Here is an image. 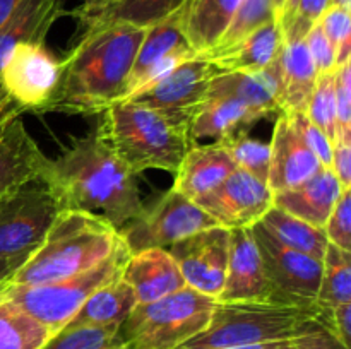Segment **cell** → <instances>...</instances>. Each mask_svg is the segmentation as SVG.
Returning a JSON list of instances; mask_svg holds the SVG:
<instances>
[{
  "label": "cell",
  "instance_id": "1",
  "mask_svg": "<svg viewBox=\"0 0 351 349\" xmlns=\"http://www.w3.org/2000/svg\"><path fill=\"white\" fill-rule=\"evenodd\" d=\"M43 180L60 211L101 216L122 229L143 214L137 177L115 156L96 132L75 139L55 159H48Z\"/></svg>",
  "mask_w": 351,
  "mask_h": 349
},
{
  "label": "cell",
  "instance_id": "2",
  "mask_svg": "<svg viewBox=\"0 0 351 349\" xmlns=\"http://www.w3.org/2000/svg\"><path fill=\"white\" fill-rule=\"evenodd\" d=\"M144 33V27L115 23L81 34L60 62L57 89L40 113L99 115L119 101Z\"/></svg>",
  "mask_w": 351,
  "mask_h": 349
},
{
  "label": "cell",
  "instance_id": "3",
  "mask_svg": "<svg viewBox=\"0 0 351 349\" xmlns=\"http://www.w3.org/2000/svg\"><path fill=\"white\" fill-rule=\"evenodd\" d=\"M95 132L136 177L147 170L177 173L192 146L187 116L136 101L113 103L99 113Z\"/></svg>",
  "mask_w": 351,
  "mask_h": 349
},
{
  "label": "cell",
  "instance_id": "4",
  "mask_svg": "<svg viewBox=\"0 0 351 349\" xmlns=\"http://www.w3.org/2000/svg\"><path fill=\"white\" fill-rule=\"evenodd\" d=\"M122 238L101 216L60 211L43 242L10 274L7 283L34 286L81 274L108 259Z\"/></svg>",
  "mask_w": 351,
  "mask_h": 349
},
{
  "label": "cell",
  "instance_id": "5",
  "mask_svg": "<svg viewBox=\"0 0 351 349\" xmlns=\"http://www.w3.org/2000/svg\"><path fill=\"white\" fill-rule=\"evenodd\" d=\"M317 308L273 301H218L204 331L175 349H223L291 341L315 322Z\"/></svg>",
  "mask_w": 351,
  "mask_h": 349
},
{
  "label": "cell",
  "instance_id": "6",
  "mask_svg": "<svg viewBox=\"0 0 351 349\" xmlns=\"http://www.w3.org/2000/svg\"><path fill=\"white\" fill-rule=\"evenodd\" d=\"M218 300L184 287L149 303H137L119 328L125 349H175L204 331Z\"/></svg>",
  "mask_w": 351,
  "mask_h": 349
},
{
  "label": "cell",
  "instance_id": "7",
  "mask_svg": "<svg viewBox=\"0 0 351 349\" xmlns=\"http://www.w3.org/2000/svg\"><path fill=\"white\" fill-rule=\"evenodd\" d=\"M129 255V250L123 242H120L108 259L67 279L34 286L10 284L5 281L0 284V301H12L57 334L74 318L93 291L120 279L122 267Z\"/></svg>",
  "mask_w": 351,
  "mask_h": 349
},
{
  "label": "cell",
  "instance_id": "8",
  "mask_svg": "<svg viewBox=\"0 0 351 349\" xmlns=\"http://www.w3.org/2000/svg\"><path fill=\"white\" fill-rule=\"evenodd\" d=\"M60 212L43 177L26 181L0 201V260L24 262L43 242Z\"/></svg>",
  "mask_w": 351,
  "mask_h": 349
},
{
  "label": "cell",
  "instance_id": "9",
  "mask_svg": "<svg viewBox=\"0 0 351 349\" xmlns=\"http://www.w3.org/2000/svg\"><path fill=\"white\" fill-rule=\"evenodd\" d=\"M211 226L218 224L197 202L170 188L119 233L129 253H136L146 248H168Z\"/></svg>",
  "mask_w": 351,
  "mask_h": 349
},
{
  "label": "cell",
  "instance_id": "10",
  "mask_svg": "<svg viewBox=\"0 0 351 349\" xmlns=\"http://www.w3.org/2000/svg\"><path fill=\"white\" fill-rule=\"evenodd\" d=\"M252 233L261 250L274 303L314 308L321 284L322 260L287 248L271 238L261 224H254Z\"/></svg>",
  "mask_w": 351,
  "mask_h": 349
},
{
  "label": "cell",
  "instance_id": "11",
  "mask_svg": "<svg viewBox=\"0 0 351 349\" xmlns=\"http://www.w3.org/2000/svg\"><path fill=\"white\" fill-rule=\"evenodd\" d=\"M60 62L45 43H21L14 47L0 68V86L24 108L40 113L57 89Z\"/></svg>",
  "mask_w": 351,
  "mask_h": 349
},
{
  "label": "cell",
  "instance_id": "12",
  "mask_svg": "<svg viewBox=\"0 0 351 349\" xmlns=\"http://www.w3.org/2000/svg\"><path fill=\"white\" fill-rule=\"evenodd\" d=\"M185 284L191 289L218 300L226 279L230 257V229L211 226L168 246Z\"/></svg>",
  "mask_w": 351,
  "mask_h": 349
},
{
  "label": "cell",
  "instance_id": "13",
  "mask_svg": "<svg viewBox=\"0 0 351 349\" xmlns=\"http://www.w3.org/2000/svg\"><path fill=\"white\" fill-rule=\"evenodd\" d=\"M195 202L218 226L228 229L252 228L273 207V192L266 181L235 168L223 183Z\"/></svg>",
  "mask_w": 351,
  "mask_h": 349
},
{
  "label": "cell",
  "instance_id": "14",
  "mask_svg": "<svg viewBox=\"0 0 351 349\" xmlns=\"http://www.w3.org/2000/svg\"><path fill=\"white\" fill-rule=\"evenodd\" d=\"M218 74L221 72L211 62L195 55L129 101L189 118L192 109L208 98L209 84Z\"/></svg>",
  "mask_w": 351,
  "mask_h": 349
},
{
  "label": "cell",
  "instance_id": "15",
  "mask_svg": "<svg viewBox=\"0 0 351 349\" xmlns=\"http://www.w3.org/2000/svg\"><path fill=\"white\" fill-rule=\"evenodd\" d=\"M269 147L267 187L273 194L304 183L322 168L314 153L305 144L291 115L278 113Z\"/></svg>",
  "mask_w": 351,
  "mask_h": 349
},
{
  "label": "cell",
  "instance_id": "16",
  "mask_svg": "<svg viewBox=\"0 0 351 349\" xmlns=\"http://www.w3.org/2000/svg\"><path fill=\"white\" fill-rule=\"evenodd\" d=\"M218 301H273L252 228L230 229L228 267Z\"/></svg>",
  "mask_w": 351,
  "mask_h": 349
},
{
  "label": "cell",
  "instance_id": "17",
  "mask_svg": "<svg viewBox=\"0 0 351 349\" xmlns=\"http://www.w3.org/2000/svg\"><path fill=\"white\" fill-rule=\"evenodd\" d=\"M120 279L129 284L137 303H149L187 287L180 269L167 248H146L130 253Z\"/></svg>",
  "mask_w": 351,
  "mask_h": 349
},
{
  "label": "cell",
  "instance_id": "18",
  "mask_svg": "<svg viewBox=\"0 0 351 349\" xmlns=\"http://www.w3.org/2000/svg\"><path fill=\"white\" fill-rule=\"evenodd\" d=\"M235 163L219 142L192 144L185 153L171 188L191 201L215 190L235 171Z\"/></svg>",
  "mask_w": 351,
  "mask_h": 349
},
{
  "label": "cell",
  "instance_id": "19",
  "mask_svg": "<svg viewBox=\"0 0 351 349\" xmlns=\"http://www.w3.org/2000/svg\"><path fill=\"white\" fill-rule=\"evenodd\" d=\"M47 163L23 120H14L0 137V201L26 181L43 177Z\"/></svg>",
  "mask_w": 351,
  "mask_h": 349
},
{
  "label": "cell",
  "instance_id": "20",
  "mask_svg": "<svg viewBox=\"0 0 351 349\" xmlns=\"http://www.w3.org/2000/svg\"><path fill=\"white\" fill-rule=\"evenodd\" d=\"M285 38L278 21H269L235 47L218 51L197 53V57L211 62L219 72H259L273 65L280 58Z\"/></svg>",
  "mask_w": 351,
  "mask_h": 349
},
{
  "label": "cell",
  "instance_id": "21",
  "mask_svg": "<svg viewBox=\"0 0 351 349\" xmlns=\"http://www.w3.org/2000/svg\"><path fill=\"white\" fill-rule=\"evenodd\" d=\"M266 116L243 101L226 96L206 98L189 115V137L192 144L219 140L239 130H250Z\"/></svg>",
  "mask_w": 351,
  "mask_h": 349
},
{
  "label": "cell",
  "instance_id": "22",
  "mask_svg": "<svg viewBox=\"0 0 351 349\" xmlns=\"http://www.w3.org/2000/svg\"><path fill=\"white\" fill-rule=\"evenodd\" d=\"M343 190L331 168H321L304 183L274 192L273 205L322 229Z\"/></svg>",
  "mask_w": 351,
  "mask_h": 349
},
{
  "label": "cell",
  "instance_id": "23",
  "mask_svg": "<svg viewBox=\"0 0 351 349\" xmlns=\"http://www.w3.org/2000/svg\"><path fill=\"white\" fill-rule=\"evenodd\" d=\"M317 77L319 72L312 62L305 41L285 43L280 55V81H278L280 113L300 115L307 112Z\"/></svg>",
  "mask_w": 351,
  "mask_h": 349
},
{
  "label": "cell",
  "instance_id": "24",
  "mask_svg": "<svg viewBox=\"0 0 351 349\" xmlns=\"http://www.w3.org/2000/svg\"><path fill=\"white\" fill-rule=\"evenodd\" d=\"M280 58L259 72H221L209 84L208 98H237L264 116L280 113L278 105Z\"/></svg>",
  "mask_w": 351,
  "mask_h": 349
},
{
  "label": "cell",
  "instance_id": "25",
  "mask_svg": "<svg viewBox=\"0 0 351 349\" xmlns=\"http://www.w3.org/2000/svg\"><path fill=\"white\" fill-rule=\"evenodd\" d=\"M64 14L62 0H24L0 29V68L17 44L45 43L50 27Z\"/></svg>",
  "mask_w": 351,
  "mask_h": 349
},
{
  "label": "cell",
  "instance_id": "26",
  "mask_svg": "<svg viewBox=\"0 0 351 349\" xmlns=\"http://www.w3.org/2000/svg\"><path fill=\"white\" fill-rule=\"evenodd\" d=\"M187 2H185L180 9L175 10L171 16L165 17L160 23L146 27V33H144L143 41H141L139 44V50H137L136 60H134L132 68H130L125 89H123V94L119 101H123V99H125V96L129 94L132 86L139 81L141 75H143L151 65L156 64L158 60H161V58L167 57V55L180 50V48L191 47L184 34V17L185 9H187Z\"/></svg>",
  "mask_w": 351,
  "mask_h": 349
},
{
  "label": "cell",
  "instance_id": "27",
  "mask_svg": "<svg viewBox=\"0 0 351 349\" xmlns=\"http://www.w3.org/2000/svg\"><path fill=\"white\" fill-rule=\"evenodd\" d=\"M240 3L242 0H189L184 34L195 53H204L218 44Z\"/></svg>",
  "mask_w": 351,
  "mask_h": 349
},
{
  "label": "cell",
  "instance_id": "28",
  "mask_svg": "<svg viewBox=\"0 0 351 349\" xmlns=\"http://www.w3.org/2000/svg\"><path fill=\"white\" fill-rule=\"evenodd\" d=\"M137 305V298L129 284L122 279L105 284L93 291L91 296L82 303L77 313L65 327H81V325H122L130 311ZM64 327V328H65Z\"/></svg>",
  "mask_w": 351,
  "mask_h": 349
},
{
  "label": "cell",
  "instance_id": "29",
  "mask_svg": "<svg viewBox=\"0 0 351 349\" xmlns=\"http://www.w3.org/2000/svg\"><path fill=\"white\" fill-rule=\"evenodd\" d=\"M257 224L263 226V229L271 238H274L287 248L297 250V252L319 260L324 259L326 248L329 245L324 229L317 228L297 216L288 214L287 211L274 207V205L261 218Z\"/></svg>",
  "mask_w": 351,
  "mask_h": 349
},
{
  "label": "cell",
  "instance_id": "30",
  "mask_svg": "<svg viewBox=\"0 0 351 349\" xmlns=\"http://www.w3.org/2000/svg\"><path fill=\"white\" fill-rule=\"evenodd\" d=\"M53 335L12 301H0V349H41Z\"/></svg>",
  "mask_w": 351,
  "mask_h": 349
},
{
  "label": "cell",
  "instance_id": "31",
  "mask_svg": "<svg viewBox=\"0 0 351 349\" xmlns=\"http://www.w3.org/2000/svg\"><path fill=\"white\" fill-rule=\"evenodd\" d=\"M346 303H351V252L329 243L322 259L315 308L329 310Z\"/></svg>",
  "mask_w": 351,
  "mask_h": 349
},
{
  "label": "cell",
  "instance_id": "32",
  "mask_svg": "<svg viewBox=\"0 0 351 349\" xmlns=\"http://www.w3.org/2000/svg\"><path fill=\"white\" fill-rule=\"evenodd\" d=\"M187 0H119L112 9L98 17L88 31L115 23L132 24V26L146 29V27L163 21L165 17L171 16Z\"/></svg>",
  "mask_w": 351,
  "mask_h": 349
},
{
  "label": "cell",
  "instance_id": "33",
  "mask_svg": "<svg viewBox=\"0 0 351 349\" xmlns=\"http://www.w3.org/2000/svg\"><path fill=\"white\" fill-rule=\"evenodd\" d=\"M216 142L225 147V151L230 154L237 168L249 171L250 174L267 183L271 157L269 142L254 139V137L249 135V130H239V132L223 137Z\"/></svg>",
  "mask_w": 351,
  "mask_h": 349
},
{
  "label": "cell",
  "instance_id": "34",
  "mask_svg": "<svg viewBox=\"0 0 351 349\" xmlns=\"http://www.w3.org/2000/svg\"><path fill=\"white\" fill-rule=\"evenodd\" d=\"M269 21H278L276 14H274L273 0H242L221 40L218 41L215 48L208 51L226 50V48L235 47L243 38L249 36L254 29L269 23Z\"/></svg>",
  "mask_w": 351,
  "mask_h": 349
},
{
  "label": "cell",
  "instance_id": "35",
  "mask_svg": "<svg viewBox=\"0 0 351 349\" xmlns=\"http://www.w3.org/2000/svg\"><path fill=\"white\" fill-rule=\"evenodd\" d=\"M120 325H81L65 327L53 335L41 349H117L122 346L119 339Z\"/></svg>",
  "mask_w": 351,
  "mask_h": 349
},
{
  "label": "cell",
  "instance_id": "36",
  "mask_svg": "<svg viewBox=\"0 0 351 349\" xmlns=\"http://www.w3.org/2000/svg\"><path fill=\"white\" fill-rule=\"evenodd\" d=\"M307 118L317 125L326 135L335 142L338 135V120H336V96H335V70L319 74L314 92L308 101Z\"/></svg>",
  "mask_w": 351,
  "mask_h": 349
},
{
  "label": "cell",
  "instance_id": "37",
  "mask_svg": "<svg viewBox=\"0 0 351 349\" xmlns=\"http://www.w3.org/2000/svg\"><path fill=\"white\" fill-rule=\"evenodd\" d=\"M351 10L329 5L319 19V26L324 31L336 51V67L351 58Z\"/></svg>",
  "mask_w": 351,
  "mask_h": 349
},
{
  "label": "cell",
  "instance_id": "38",
  "mask_svg": "<svg viewBox=\"0 0 351 349\" xmlns=\"http://www.w3.org/2000/svg\"><path fill=\"white\" fill-rule=\"evenodd\" d=\"M329 2L331 0H297L293 16L281 27L285 43L305 40L308 31L319 23L321 16L326 12Z\"/></svg>",
  "mask_w": 351,
  "mask_h": 349
},
{
  "label": "cell",
  "instance_id": "39",
  "mask_svg": "<svg viewBox=\"0 0 351 349\" xmlns=\"http://www.w3.org/2000/svg\"><path fill=\"white\" fill-rule=\"evenodd\" d=\"M322 229L329 243L351 252V188L341 192Z\"/></svg>",
  "mask_w": 351,
  "mask_h": 349
},
{
  "label": "cell",
  "instance_id": "40",
  "mask_svg": "<svg viewBox=\"0 0 351 349\" xmlns=\"http://www.w3.org/2000/svg\"><path fill=\"white\" fill-rule=\"evenodd\" d=\"M335 96L338 133L351 135V62H345L335 70Z\"/></svg>",
  "mask_w": 351,
  "mask_h": 349
},
{
  "label": "cell",
  "instance_id": "41",
  "mask_svg": "<svg viewBox=\"0 0 351 349\" xmlns=\"http://www.w3.org/2000/svg\"><path fill=\"white\" fill-rule=\"evenodd\" d=\"M291 116H293L295 123H297L305 144H307L308 149L314 153V156L317 157L321 166L331 168V157H332L331 139H329V137L326 135L317 125H314V123L307 118L305 113H300V115H291Z\"/></svg>",
  "mask_w": 351,
  "mask_h": 349
},
{
  "label": "cell",
  "instance_id": "42",
  "mask_svg": "<svg viewBox=\"0 0 351 349\" xmlns=\"http://www.w3.org/2000/svg\"><path fill=\"white\" fill-rule=\"evenodd\" d=\"M305 44H307V50L311 53L312 62H314L315 68H317L319 74H326V72L336 70V51L332 48L331 41L328 40V36L324 34V31L321 29L319 24H315L308 34L305 36Z\"/></svg>",
  "mask_w": 351,
  "mask_h": 349
},
{
  "label": "cell",
  "instance_id": "43",
  "mask_svg": "<svg viewBox=\"0 0 351 349\" xmlns=\"http://www.w3.org/2000/svg\"><path fill=\"white\" fill-rule=\"evenodd\" d=\"M295 349H350L317 320L312 322L297 337L291 339Z\"/></svg>",
  "mask_w": 351,
  "mask_h": 349
},
{
  "label": "cell",
  "instance_id": "44",
  "mask_svg": "<svg viewBox=\"0 0 351 349\" xmlns=\"http://www.w3.org/2000/svg\"><path fill=\"white\" fill-rule=\"evenodd\" d=\"M315 320L331 331L346 348H350V337H351V303L339 305L336 308H329V310H317Z\"/></svg>",
  "mask_w": 351,
  "mask_h": 349
},
{
  "label": "cell",
  "instance_id": "45",
  "mask_svg": "<svg viewBox=\"0 0 351 349\" xmlns=\"http://www.w3.org/2000/svg\"><path fill=\"white\" fill-rule=\"evenodd\" d=\"M331 170L343 188H351V135H336L332 142Z\"/></svg>",
  "mask_w": 351,
  "mask_h": 349
},
{
  "label": "cell",
  "instance_id": "46",
  "mask_svg": "<svg viewBox=\"0 0 351 349\" xmlns=\"http://www.w3.org/2000/svg\"><path fill=\"white\" fill-rule=\"evenodd\" d=\"M119 0H81L75 9L65 10V14L74 17L79 23V36L89 29L96 23L99 16L112 9Z\"/></svg>",
  "mask_w": 351,
  "mask_h": 349
},
{
  "label": "cell",
  "instance_id": "47",
  "mask_svg": "<svg viewBox=\"0 0 351 349\" xmlns=\"http://www.w3.org/2000/svg\"><path fill=\"white\" fill-rule=\"evenodd\" d=\"M24 0H0V29L5 26L7 21L12 17V14L19 9Z\"/></svg>",
  "mask_w": 351,
  "mask_h": 349
},
{
  "label": "cell",
  "instance_id": "48",
  "mask_svg": "<svg viewBox=\"0 0 351 349\" xmlns=\"http://www.w3.org/2000/svg\"><path fill=\"white\" fill-rule=\"evenodd\" d=\"M223 349H295V346L291 341H274V342H261V344L235 346V348H223Z\"/></svg>",
  "mask_w": 351,
  "mask_h": 349
},
{
  "label": "cell",
  "instance_id": "49",
  "mask_svg": "<svg viewBox=\"0 0 351 349\" xmlns=\"http://www.w3.org/2000/svg\"><path fill=\"white\" fill-rule=\"evenodd\" d=\"M23 262H16V260H0V284L5 283L10 277V274L17 269Z\"/></svg>",
  "mask_w": 351,
  "mask_h": 349
},
{
  "label": "cell",
  "instance_id": "50",
  "mask_svg": "<svg viewBox=\"0 0 351 349\" xmlns=\"http://www.w3.org/2000/svg\"><path fill=\"white\" fill-rule=\"evenodd\" d=\"M295 7H297V0H287V3H285L283 16H281V21H280L281 27H283L285 24L291 19V16H293V12H295Z\"/></svg>",
  "mask_w": 351,
  "mask_h": 349
},
{
  "label": "cell",
  "instance_id": "51",
  "mask_svg": "<svg viewBox=\"0 0 351 349\" xmlns=\"http://www.w3.org/2000/svg\"><path fill=\"white\" fill-rule=\"evenodd\" d=\"M285 3H287V0H273L274 14H276V19H278V23H280V21H281V16H283Z\"/></svg>",
  "mask_w": 351,
  "mask_h": 349
},
{
  "label": "cell",
  "instance_id": "52",
  "mask_svg": "<svg viewBox=\"0 0 351 349\" xmlns=\"http://www.w3.org/2000/svg\"><path fill=\"white\" fill-rule=\"evenodd\" d=\"M329 5H336V7H341V9L351 10V0H331Z\"/></svg>",
  "mask_w": 351,
  "mask_h": 349
},
{
  "label": "cell",
  "instance_id": "53",
  "mask_svg": "<svg viewBox=\"0 0 351 349\" xmlns=\"http://www.w3.org/2000/svg\"><path fill=\"white\" fill-rule=\"evenodd\" d=\"M117 349H125V348H123V346H120V348H117Z\"/></svg>",
  "mask_w": 351,
  "mask_h": 349
}]
</instances>
